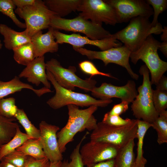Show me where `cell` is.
<instances>
[{
	"instance_id": "2e32d148",
	"label": "cell",
	"mask_w": 167,
	"mask_h": 167,
	"mask_svg": "<svg viewBox=\"0 0 167 167\" xmlns=\"http://www.w3.org/2000/svg\"><path fill=\"white\" fill-rule=\"evenodd\" d=\"M39 127L40 139L46 157L50 162L62 161L63 156L59 149L57 135L60 128L44 121L41 122Z\"/></svg>"
},
{
	"instance_id": "7bdbcfd3",
	"label": "cell",
	"mask_w": 167,
	"mask_h": 167,
	"mask_svg": "<svg viewBox=\"0 0 167 167\" xmlns=\"http://www.w3.org/2000/svg\"><path fill=\"white\" fill-rule=\"evenodd\" d=\"M166 57H167V41L161 43L159 49Z\"/></svg>"
},
{
	"instance_id": "e0dca14e",
	"label": "cell",
	"mask_w": 167,
	"mask_h": 167,
	"mask_svg": "<svg viewBox=\"0 0 167 167\" xmlns=\"http://www.w3.org/2000/svg\"><path fill=\"white\" fill-rule=\"evenodd\" d=\"M44 56L35 58L22 71L18 76L26 78L28 81L38 86L42 83L50 89L51 84L47 78Z\"/></svg>"
},
{
	"instance_id": "ee69618b",
	"label": "cell",
	"mask_w": 167,
	"mask_h": 167,
	"mask_svg": "<svg viewBox=\"0 0 167 167\" xmlns=\"http://www.w3.org/2000/svg\"><path fill=\"white\" fill-rule=\"evenodd\" d=\"M0 167H17L12 164L3 159L0 161Z\"/></svg>"
},
{
	"instance_id": "3957f363",
	"label": "cell",
	"mask_w": 167,
	"mask_h": 167,
	"mask_svg": "<svg viewBox=\"0 0 167 167\" xmlns=\"http://www.w3.org/2000/svg\"><path fill=\"white\" fill-rule=\"evenodd\" d=\"M46 73L48 80L55 90L54 96L46 102L47 104L53 109H58L69 105L82 107L94 105L98 107H104L107 106L113 101L111 99L97 100L89 95L66 89L57 83L51 73L47 70Z\"/></svg>"
},
{
	"instance_id": "ac0fdd59",
	"label": "cell",
	"mask_w": 167,
	"mask_h": 167,
	"mask_svg": "<svg viewBox=\"0 0 167 167\" xmlns=\"http://www.w3.org/2000/svg\"><path fill=\"white\" fill-rule=\"evenodd\" d=\"M54 30L50 27L46 33L43 34L41 31L31 37L36 58L43 56L47 53H54L58 51V44L56 41Z\"/></svg>"
},
{
	"instance_id": "8fae6325",
	"label": "cell",
	"mask_w": 167,
	"mask_h": 167,
	"mask_svg": "<svg viewBox=\"0 0 167 167\" xmlns=\"http://www.w3.org/2000/svg\"><path fill=\"white\" fill-rule=\"evenodd\" d=\"M78 11L79 15L96 24L114 26L118 23L113 8L105 0H82Z\"/></svg>"
},
{
	"instance_id": "603a6c76",
	"label": "cell",
	"mask_w": 167,
	"mask_h": 167,
	"mask_svg": "<svg viewBox=\"0 0 167 167\" xmlns=\"http://www.w3.org/2000/svg\"><path fill=\"white\" fill-rule=\"evenodd\" d=\"M134 139L120 148L114 158L115 167H134L135 156L134 152Z\"/></svg>"
},
{
	"instance_id": "277c9868",
	"label": "cell",
	"mask_w": 167,
	"mask_h": 167,
	"mask_svg": "<svg viewBox=\"0 0 167 167\" xmlns=\"http://www.w3.org/2000/svg\"><path fill=\"white\" fill-rule=\"evenodd\" d=\"M161 43L150 35L140 47L131 52L130 56L134 64H136L139 60L145 63L150 73L152 85H156L167 70V62L161 59L157 52Z\"/></svg>"
},
{
	"instance_id": "52a82bcc",
	"label": "cell",
	"mask_w": 167,
	"mask_h": 167,
	"mask_svg": "<svg viewBox=\"0 0 167 167\" xmlns=\"http://www.w3.org/2000/svg\"><path fill=\"white\" fill-rule=\"evenodd\" d=\"M15 12L25 21V30L30 37L38 32L50 27L52 19L57 15L41 0H35L33 5L22 8H16Z\"/></svg>"
},
{
	"instance_id": "30bf717a",
	"label": "cell",
	"mask_w": 167,
	"mask_h": 167,
	"mask_svg": "<svg viewBox=\"0 0 167 167\" xmlns=\"http://www.w3.org/2000/svg\"><path fill=\"white\" fill-rule=\"evenodd\" d=\"M73 48L75 51L90 59L101 60L105 66L110 63L119 65L125 68L133 79L137 80L139 79V75L133 71L129 64L131 52L124 45L101 51L90 50L83 47Z\"/></svg>"
},
{
	"instance_id": "b9f144b4",
	"label": "cell",
	"mask_w": 167,
	"mask_h": 167,
	"mask_svg": "<svg viewBox=\"0 0 167 167\" xmlns=\"http://www.w3.org/2000/svg\"><path fill=\"white\" fill-rule=\"evenodd\" d=\"M86 167H115L114 159L87 166Z\"/></svg>"
},
{
	"instance_id": "9a60e30c",
	"label": "cell",
	"mask_w": 167,
	"mask_h": 167,
	"mask_svg": "<svg viewBox=\"0 0 167 167\" xmlns=\"http://www.w3.org/2000/svg\"><path fill=\"white\" fill-rule=\"evenodd\" d=\"M54 35L56 42L58 44L67 43L73 47H82L85 45H90L98 47L101 51L110 48L122 46V43L112 36L108 38L99 40H92L79 34H66L54 29Z\"/></svg>"
},
{
	"instance_id": "f546056e",
	"label": "cell",
	"mask_w": 167,
	"mask_h": 167,
	"mask_svg": "<svg viewBox=\"0 0 167 167\" xmlns=\"http://www.w3.org/2000/svg\"><path fill=\"white\" fill-rule=\"evenodd\" d=\"M15 8L12 0H0V12L9 17L18 27L25 29V23L21 22L15 15Z\"/></svg>"
},
{
	"instance_id": "5bb4252c",
	"label": "cell",
	"mask_w": 167,
	"mask_h": 167,
	"mask_svg": "<svg viewBox=\"0 0 167 167\" xmlns=\"http://www.w3.org/2000/svg\"><path fill=\"white\" fill-rule=\"evenodd\" d=\"M91 92L94 97L101 100L117 98L129 104L132 103L138 95L136 84L131 80H128L126 85L121 86L103 83L100 87H95Z\"/></svg>"
},
{
	"instance_id": "ab89813d",
	"label": "cell",
	"mask_w": 167,
	"mask_h": 167,
	"mask_svg": "<svg viewBox=\"0 0 167 167\" xmlns=\"http://www.w3.org/2000/svg\"><path fill=\"white\" fill-rule=\"evenodd\" d=\"M156 86V90L163 91H167V77L162 75L159 80Z\"/></svg>"
},
{
	"instance_id": "74e56055",
	"label": "cell",
	"mask_w": 167,
	"mask_h": 167,
	"mask_svg": "<svg viewBox=\"0 0 167 167\" xmlns=\"http://www.w3.org/2000/svg\"><path fill=\"white\" fill-rule=\"evenodd\" d=\"M50 163V161L47 157L37 160L29 156L25 167H49Z\"/></svg>"
},
{
	"instance_id": "d6a6232c",
	"label": "cell",
	"mask_w": 167,
	"mask_h": 167,
	"mask_svg": "<svg viewBox=\"0 0 167 167\" xmlns=\"http://www.w3.org/2000/svg\"><path fill=\"white\" fill-rule=\"evenodd\" d=\"M152 98L155 108L159 113L167 108V92L152 90Z\"/></svg>"
},
{
	"instance_id": "7c38bea8",
	"label": "cell",
	"mask_w": 167,
	"mask_h": 167,
	"mask_svg": "<svg viewBox=\"0 0 167 167\" xmlns=\"http://www.w3.org/2000/svg\"><path fill=\"white\" fill-rule=\"evenodd\" d=\"M114 10L118 23L127 22L139 16L149 18L153 15L152 7L144 0H105Z\"/></svg>"
},
{
	"instance_id": "f1b7e54d",
	"label": "cell",
	"mask_w": 167,
	"mask_h": 167,
	"mask_svg": "<svg viewBox=\"0 0 167 167\" xmlns=\"http://www.w3.org/2000/svg\"><path fill=\"white\" fill-rule=\"evenodd\" d=\"M15 118L24 128L26 134L34 139H38L40 137L39 129L36 127L29 120L23 109L18 108Z\"/></svg>"
},
{
	"instance_id": "83f0119b",
	"label": "cell",
	"mask_w": 167,
	"mask_h": 167,
	"mask_svg": "<svg viewBox=\"0 0 167 167\" xmlns=\"http://www.w3.org/2000/svg\"><path fill=\"white\" fill-rule=\"evenodd\" d=\"M157 133V142L159 144L167 143V111L159 113L158 117L151 123Z\"/></svg>"
},
{
	"instance_id": "f6af8a7d",
	"label": "cell",
	"mask_w": 167,
	"mask_h": 167,
	"mask_svg": "<svg viewBox=\"0 0 167 167\" xmlns=\"http://www.w3.org/2000/svg\"><path fill=\"white\" fill-rule=\"evenodd\" d=\"M162 34L161 36V39L163 41H167V27L164 26L162 31Z\"/></svg>"
},
{
	"instance_id": "f35d334b",
	"label": "cell",
	"mask_w": 167,
	"mask_h": 167,
	"mask_svg": "<svg viewBox=\"0 0 167 167\" xmlns=\"http://www.w3.org/2000/svg\"><path fill=\"white\" fill-rule=\"evenodd\" d=\"M129 104L126 101H121L120 103L114 105L110 111L108 113L110 115L120 116L128 109Z\"/></svg>"
},
{
	"instance_id": "7402d4cb",
	"label": "cell",
	"mask_w": 167,
	"mask_h": 167,
	"mask_svg": "<svg viewBox=\"0 0 167 167\" xmlns=\"http://www.w3.org/2000/svg\"><path fill=\"white\" fill-rule=\"evenodd\" d=\"M137 120V138L138 139L137 156L135 158L134 167H145L147 161L143 156V145L145 135L151 127L150 123L142 120Z\"/></svg>"
},
{
	"instance_id": "cb8c5ba5",
	"label": "cell",
	"mask_w": 167,
	"mask_h": 167,
	"mask_svg": "<svg viewBox=\"0 0 167 167\" xmlns=\"http://www.w3.org/2000/svg\"><path fill=\"white\" fill-rule=\"evenodd\" d=\"M15 118H8L0 114V148L9 141L19 126Z\"/></svg>"
},
{
	"instance_id": "d590c367",
	"label": "cell",
	"mask_w": 167,
	"mask_h": 167,
	"mask_svg": "<svg viewBox=\"0 0 167 167\" xmlns=\"http://www.w3.org/2000/svg\"><path fill=\"white\" fill-rule=\"evenodd\" d=\"M79 67L84 73L90 75L92 76L99 75L117 79L109 73H106L99 71L94 64L88 60H84L79 64Z\"/></svg>"
},
{
	"instance_id": "6da1fadb",
	"label": "cell",
	"mask_w": 167,
	"mask_h": 167,
	"mask_svg": "<svg viewBox=\"0 0 167 167\" xmlns=\"http://www.w3.org/2000/svg\"><path fill=\"white\" fill-rule=\"evenodd\" d=\"M67 107V122L57 134L59 147L62 153L66 151L67 144L74 140L78 132L86 129L92 131L96 128L97 124L93 115L97 109V106L92 105L84 109H80L74 105H69Z\"/></svg>"
},
{
	"instance_id": "bcb514c9",
	"label": "cell",
	"mask_w": 167,
	"mask_h": 167,
	"mask_svg": "<svg viewBox=\"0 0 167 167\" xmlns=\"http://www.w3.org/2000/svg\"><path fill=\"white\" fill-rule=\"evenodd\" d=\"M62 161L50 162L49 167H60Z\"/></svg>"
},
{
	"instance_id": "1f68e13d",
	"label": "cell",
	"mask_w": 167,
	"mask_h": 167,
	"mask_svg": "<svg viewBox=\"0 0 167 167\" xmlns=\"http://www.w3.org/2000/svg\"><path fill=\"white\" fill-rule=\"evenodd\" d=\"M18 108L13 97L0 99V114L8 118H15Z\"/></svg>"
},
{
	"instance_id": "44dd1931",
	"label": "cell",
	"mask_w": 167,
	"mask_h": 167,
	"mask_svg": "<svg viewBox=\"0 0 167 167\" xmlns=\"http://www.w3.org/2000/svg\"><path fill=\"white\" fill-rule=\"evenodd\" d=\"M45 5L58 16L63 18L78 10L82 0H44Z\"/></svg>"
},
{
	"instance_id": "4dcf8cb0",
	"label": "cell",
	"mask_w": 167,
	"mask_h": 167,
	"mask_svg": "<svg viewBox=\"0 0 167 167\" xmlns=\"http://www.w3.org/2000/svg\"><path fill=\"white\" fill-rule=\"evenodd\" d=\"M88 133L87 132L74 148L70 155V161L64 160L62 161L60 167H84V165L80 154V150L83 142L86 138Z\"/></svg>"
},
{
	"instance_id": "d6986e66",
	"label": "cell",
	"mask_w": 167,
	"mask_h": 167,
	"mask_svg": "<svg viewBox=\"0 0 167 167\" xmlns=\"http://www.w3.org/2000/svg\"><path fill=\"white\" fill-rule=\"evenodd\" d=\"M24 89L32 90L39 97L45 94L52 92L50 89L44 87L39 89H35L29 84L22 82L18 76H15L12 79L8 81L0 80V99L20 91Z\"/></svg>"
},
{
	"instance_id": "8d00e7d4",
	"label": "cell",
	"mask_w": 167,
	"mask_h": 167,
	"mask_svg": "<svg viewBox=\"0 0 167 167\" xmlns=\"http://www.w3.org/2000/svg\"><path fill=\"white\" fill-rule=\"evenodd\" d=\"M132 120L128 118L124 119L120 116L110 115L107 112L105 114L102 122L110 126L119 127L128 124Z\"/></svg>"
},
{
	"instance_id": "484cf974",
	"label": "cell",
	"mask_w": 167,
	"mask_h": 167,
	"mask_svg": "<svg viewBox=\"0 0 167 167\" xmlns=\"http://www.w3.org/2000/svg\"><path fill=\"white\" fill-rule=\"evenodd\" d=\"M12 50L14 60L20 65L27 66L36 58L31 42L23 44Z\"/></svg>"
},
{
	"instance_id": "9c48e42d",
	"label": "cell",
	"mask_w": 167,
	"mask_h": 167,
	"mask_svg": "<svg viewBox=\"0 0 167 167\" xmlns=\"http://www.w3.org/2000/svg\"><path fill=\"white\" fill-rule=\"evenodd\" d=\"M50 27L58 30L81 33L92 40H101L112 35L102 25L95 24L79 15L73 19H67L55 15L51 20Z\"/></svg>"
},
{
	"instance_id": "e575fe53",
	"label": "cell",
	"mask_w": 167,
	"mask_h": 167,
	"mask_svg": "<svg viewBox=\"0 0 167 167\" xmlns=\"http://www.w3.org/2000/svg\"><path fill=\"white\" fill-rule=\"evenodd\" d=\"M29 157V156H26L15 150L4 156L1 160L6 161L17 167H25Z\"/></svg>"
},
{
	"instance_id": "ffe728a7",
	"label": "cell",
	"mask_w": 167,
	"mask_h": 167,
	"mask_svg": "<svg viewBox=\"0 0 167 167\" xmlns=\"http://www.w3.org/2000/svg\"><path fill=\"white\" fill-rule=\"evenodd\" d=\"M0 33L3 37L5 47L9 50H13L23 44L31 42V37L25 30L17 32L5 24H0Z\"/></svg>"
},
{
	"instance_id": "8992f818",
	"label": "cell",
	"mask_w": 167,
	"mask_h": 167,
	"mask_svg": "<svg viewBox=\"0 0 167 167\" xmlns=\"http://www.w3.org/2000/svg\"><path fill=\"white\" fill-rule=\"evenodd\" d=\"M137 120L132 119L128 124L114 126L102 122L97 123L90 135V140L102 141L113 144L120 148L132 139L137 138Z\"/></svg>"
},
{
	"instance_id": "60d3db41",
	"label": "cell",
	"mask_w": 167,
	"mask_h": 167,
	"mask_svg": "<svg viewBox=\"0 0 167 167\" xmlns=\"http://www.w3.org/2000/svg\"><path fill=\"white\" fill-rule=\"evenodd\" d=\"M13 3L17 8H22L27 6L34 4L35 0H12Z\"/></svg>"
},
{
	"instance_id": "836d02e7",
	"label": "cell",
	"mask_w": 167,
	"mask_h": 167,
	"mask_svg": "<svg viewBox=\"0 0 167 167\" xmlns=\"http://www.w3.org/2000/svg\"><path fill=\"white\" fill-rule=\"evenodd\" d=\"M147 2L152 6L153 10V18L151 24L154 27L158 24V17L159 15L167 8V0H146Z\"/></svg>"
},
{
	"instance_id": "d4e9b609",
	"label": "cell",
	"mask_w": 167,
	"mask_h": 167,
	"mask_svg": "<svg viewBox=\"0 0 167 167\" xmlns=\"http://www.w3.org/2000/svg\"><path fill=\"white\" fill-rule=\"evenodd\" d=\"M16 150L36 160L46 157L40 138L28 139Z\"/></svg>"
},
{
	"instance_id": "4fadbf2b",
	"label": "cell",
	"mask_w": 167,
	"mask_h": 167,
	"mask_svg": "<svg viewBox=\"0 0 167 167\" xmlns=\"http://www.w3.org/2000/svg\"><path fill=\"white\" fill-rule=\"evenodd\" d=\"M120 148L107 142L90 140L80 148L84 165L88 166L114 159Z\"/></svg>"
},
{
	"instance_id": "7dc6e473",
	"label": "cell",
	"mask_w": 167,
	"mask_h": 167,
	"mask_svg": "<svg viewBox=\"0 0 167 167\" xmlns=\"http://www.w3.org/2000/svg\"><path fill=\"white\" fill-rule=\"evenodd\" d=\"M2 47V44L1 42V41L0 40V49H1Z\"/></svg>"
},
{
	"instance_id": "ba28073f",
	"label": "cell",
	"mask_w": 167,
	"mask_h": 167,
	"mask_svg": "<svg viewBox=\"0 0 167 167\" xmlns=\"http://www.w3.org/2000/svg\"><path fill=\"white\" fill-rule=\"evenodd\" d=\"M46 70L51 73L57 83L66 89L74 91L77 87L88 92L96 87V81L91 77L85 79L79 77L75 74L76 68L74 66L65 68L57 59L52 58L46 62Z\"/></svg>"
},
{
	"instance_id": "4316f807",
	"label": "cell",
	"mask_w": 167,
	"mask_h": 167,
	"mask_svg": "<svg viewBox=\"0 0 167 167\" xmlns=\"http://www.w3.org/2000/svg\"><path fill=\"white\" fill-rule=\"evenodd\" d=\"M34 139L22 132L19 126L14 137L0 148V161L5 156L15 150L28 139Z\"/></svg>"
},
{
	"instance_id": "7a4b0ae2",
	"label": "cell",
	"mask_w": 167,
	"mask_h": 167,
	"mask_svg": "<svg viewBox=\"0 0 167 167\" xmlns=\"http://www.w3.org/2000/svg\"><path fill=\"white\" fill-rule=\"evenodd\" d=\"M163 29L160 23L153 27L149 18L139 16L131 19L126 27L112 34V36L115 39L123 43L124 45L132 52L140 47L149 35L160 34Z\"/></svg>"
},
{
	"instance_id": "5b68a950",
	"label": "cell",
	"mask_w": 167,
	"mask_h": 167,
	"mask_svg": "<svg viewBox=\"0 0 167 167\" xmlns=\"http://www.w3.org/2000/svg\"><path fill=\"white\" fill-rule=\"evenodd\" d=\"M139 74L143 76L142 84L138 87V95L131 106L133 114L137 119L152 123L159 114L154 107L152 98V89L149 78V71L145 65L141 66Z\"/></svg>"
}]
</instances>
